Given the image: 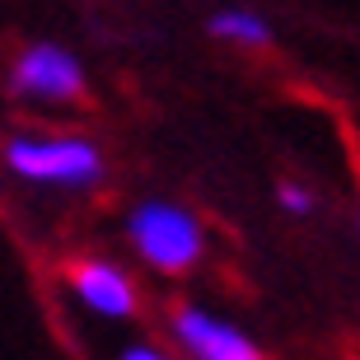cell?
<instances>
[{
    "mask_svg": "<svg viewBox=\"0 0 360 360\" xmlns=\"http://www.w3.org/2000/svg\"><path fill=\"white\" fill-rule=\"evenodd\" d=\"M10 174L47 187H89L103 178V155L84 136H14L5 146Z\"/></svg>",
    "mask_w": 360,
    "mask_h": 360,
    "instance_id": "cell-1",
    "label": "cell"
},
{
    "mask_svg": "<svg viewBox=\"0 0 360 360\" xmlns=\"http://www.w3.org/2000/svg\"><path fill=\"white\" fill-rule=\"evenodd\" d=\"M127 239L155 271H187L201 257V225L197 215L174 201H146L127 220Z\"/></svg>",
    "mask_w": 360,
    "mask_h": 360,
    "instance_id": "cell-2",
    "label": "cell"
},
{
    "mask_svg": "<svg viewBox=\"0 0 360 360\" xmlns=\"http://www.w3.org/2000/svg\"><path fill=\"white\" fill-rule=\"evenodd\" d=\"M10 89L19 98H33V103H70L84 94V66L66 47L38 42V47L19 52L10 70Z\"/></svg>",
    "mask_w": 360,
    "mask_h": 360,
    "instance_id": "cell-3",
    "label": "cell"
},
{
    "mask_svg": "<svg viewBox=\"0 0 360 360\" xmlns=\"http://www.w3.org/2000/svg\"><path fill=\"white\" fill-rule=\"evenodd\" d=\"M174 337L187 356L197 360H257V342L243 328L215 319L206 309H178L174 314Z\"/></svg>",
    "mask_w": 360,
    "mask_h": 360,
    "instance_id": "cell-4",
    "label": "cell"
},
{
    "mask_svg": "<svg viewBox=\"0 0 360 360\" xmlns=\"http://www.w3.org/2000/svg\"><path fill=\"white\" fill-rule=\"evenodd\" d=\"M70 290L89 314L98 319H131L136 314V290L112 262H75L70 267Z\"/></svg>",
    "mask_w": 360,
    "mask_h": 360,
    "instance_id": "cell-5",
    "label": "cell"
},
{
    "mask_svg": "<svg viewBox=\"0 0 360 360\" xmlns=\"http://www.w3.org/2000/svg\"><path fill=\"white\" fill-rule=\"evenodd\" d=\"M211 33L220 42H234V47H267L271 42V24L257 10H215Z\"/></svg>",
    "mask_w": 360,
    "mask_h": 360,
    "instance_id": "cell-6",
    "label": "cell"
},
{
    "mask_svg": "<svg viewBox=\"0 0 360 360\" xmlns=\"http://www.w3.org/2000/svg\"><path fill=\"white\" fill-rule=\"evenodd\" d=\"M276 201H281V211H290V215H314V192L309 187H300V183H281V192H276Z\"/></svg>",
    "mask_w": 360,
    "mask_h": 360,
    "instance_id": "cell-7",
    "label": "cell"
},
{
    "mask_svg": "<svg viewBox=\"0 0 360 360\" xmlns=\"http://www.w3.org/2000/svg\"><path fill=\"white\" fill-rule=\"evenodd\" d=\"M122 356H127V360H164V351L160 347H146V342H131Z\"/></svg>",
    "mask_w": 360,
    "mask_h": 360,
    "instance_id": "cell-8",
    "label": "cell"
}]
</instances>
